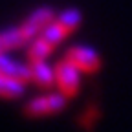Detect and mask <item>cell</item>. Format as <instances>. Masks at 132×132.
Wrapping results in <instances>:
<instances>
[{
  "label": "cell",
  "mask_w": 132,
  "mask_h": 132,
  "mask_svg": "<svg viewBox=\"0 0 132 132\" xmlns=\"http://www.w3.org/2000/svg\"><path fill=\"white\" fill-rule=\"evenodd\" d=\"M66 103H68V97H66L62 92L59 94H46V95H40V97H35L31 99L29 103L24 105V116L26 118H44V116H52V114H57L61 112Z\"/></svg>",
  "instance_id": "6da1fadb"
},
{
  "label": "cell",
  "mask_w": 132,
  "mask_h": 132,
  "mask_svg": "<svg viewBox=\"0 0 132 132\" xmlns=\"http://www.w3.org/2000/svg\"><path fill=\"white\" fill-rule=\"evenodd\" d=\"M79 72L81 70L66 57L55 64V85L59 92H62L68 99L79 94V85H81Z\"/></svg>",
  "instance_id": "7a4b0ae2"
},
{
  "label": "cell",
  "mask_w": 132,
  "mask_h": 132,
  "mask_svg": "<svg viewBox=\"0 0 132 132\" xmlns=\"http://www.w3.org/2000/svg\"><path fill=\"white\" fill-rule=\"evenodd\" d=\"M64 57L70 59L81 72H86V73H94L101 68V57L97 55L95 50L88 46H72L68 48Z\"/></svg>",
  "instance_id": "3957f363"
},
{
  "label": "cell",
  "mask_w": 132,
  "mask_h": 132,
  "mask_svg": "<svg viewBox=\"0 0 132 132\" xmlns=\"http://www.w3.org/2000/svg\"><path fill=\"white\" fill-rule=\"evenodd\" d=\"M53 20H55V11L52 7L44 6V7H37L19 28H20V31L24 33V35L28 37V40H31V39H35L50 22H53Z\"/></svg>",
  "instance_id": "277c9868"
},
{
  "label": "cell",
  "mask_w": 132,
  "mask_h": 132,
  "mask_svg": "<svg viewBox=\"0 0 132 132\" xmlns=\"http://www.w3.org/2000/svg\"><path fill=\"white\" fill-rule=\"evenodd\" d=\"M0 73H6L22 82H28V81H31V66L13 61L6 53H0Z\"/></svg>",
  "instance_id": "5b68a950"
},
{
  "label": "cell",
  "mask_w": 132,
  "mask_h": 132,
  "mask_svg": "<svg viewBox=\"0 0 132 132\" xmlns=\"http://www.w3.org/2000/svg\"><path fill=\"white\" fill-rule=\"evenodd\" d=\"M31 66V81L39 88H52L55 85V68H50L46 61L29 62Z\"/></svg>",
  "instance_id": "8992f818"
},
{
  "label": "cell",
  "mask_w": 132,
  "mask_h": 132,
  "mask_svg": "<svg viewBox=\"0 0 132 132\" xmlns=\"http://www.w3.org/2000/svg\"><path fill=\"white\" fill-rule=\"evenodd\" d=\"M24 85L26 82L15 79L11 75H6V73H0V97L4 99H16L24 94Z\"/></svg>",
  "instance_id": "52a82bcc"
},
{
  "label": "cell",
  "mask_w": 132,
  "mask_h": 132,
  "mask_svg": "<svg viewBox=\"0 0 132 132\" xmlns=\"http://www.w3.org/2000/svg\"><path fill=\"white\" fill-rule=\"evenodd\" d=\"M29 42L28 37L20 31V28H13V29H6V31H0V53L7 52V50L13 48H19L22 44Z\"/></svg>",
  "instance_id": "ba28073f"
},
{
  "label": "cell",
  "mask_w": 132,
  "mask_h": 132,
  "mask_svg": "<svg viewBox=\"0 0 132 132\" xmlns=\"http://www.w3.org/2000/svg\"><path fill=\"white\" fill-rule=\"evenodd\" d=\"M81 11L79 9H75V7H70V9H64L57 19H55V22L61 26V29L68 35V33H72V31H75L77 28H79V24H81Z\"/></svg>",
  "instance_id": "9c48e42d"
},
{
  "label": "cell",
  "mask_w": 132,
  "mask_h": 132,
  "mask_svg": "<svg viewBox=\"0 0 132 132\" xmlns=\"http://www.w3.org/2000/svg\"><path fill=\"white\" fill-rule=\"evenodd\" d=\"M37 37H40L46 44H50L52 48H55V46H57V44H59L64 37H66V33H64V31L61 29V26L53 20V22H50V24H48V26H46L40 33H39Z\"/></svg>",
  "instance_id": "30bf717a"
},
{
  "label": "cell",
  "mask_w": 132,
  "mask_h": 132,
  "mask_svg": "<svg viewBox=\"0 0 132 132\" xmlns=\"http://www.w3.org/2000/svg\"><path fill=\"white\" fill-rule=\"evenodd\" d=\"M52 46L46 44L40 37H37L35 40L31 42L29 50H28V59L29 62H37V61H46V57L50 55V52H52Z\"/></svg>",
  "instance_id": "8fae6325"
}]
</instances>
